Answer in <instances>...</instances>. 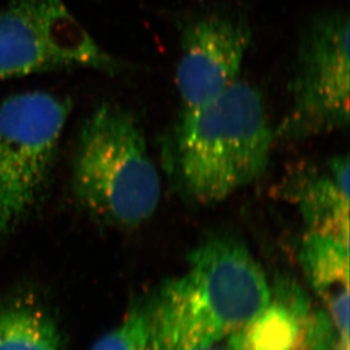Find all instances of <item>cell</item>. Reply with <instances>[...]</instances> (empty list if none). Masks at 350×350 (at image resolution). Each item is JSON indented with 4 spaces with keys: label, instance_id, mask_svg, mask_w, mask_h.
I'll use <instances>...</instances> for the list:
<instances>
[{
    "label": "cell",
    "instance_id": "1",
    "mask_svg": "<svg viewBox=\"0 0 350 350\" xmlns=\"http://www.w3.org/2000/svg\"><path fill=\"white\" fill-rule=\"evenodd\" d=\"M274 139L261 92L236 81L208 103L183 109L163 151L183 194L208 206L265 174Z\"/></svg>",
    "mask_w": 350,
    "mask_h": 350
},
{
    "label": "cell",
    "instance_id": "3",
    "mask_svg": "<svg viewBox=\"0 0 350 350\" xmlns=\"http://www.w3.org/2000/svg\"><path fill=\"white\" fill-rule=\"evenodd\" d=\"M73 189L90 215L117 228H135L154 215L161 179L142 127L129 110L105 103L84 122L74 156Z\"/></svg>",
    "mask_w": 350,
    "mask_h": 350
},
{
    "label": "cell",
    "instance_id": "12",
    "mask_svg": "<svg viewBox=\"0 0 350 350\" xmlns=\"http://www.w3.org/2000/svg\"><path fill=\"white\" fill-rule=\"evenodd\" d=\"M287 350H347L341 346L337 332L325 312L312 313L301 339Z\"/></svg>",
    "mask_w": 350,
    "mask_h": 350
},
{
    "label": "cell",
    "instance_id": "11",
    "mask_svg": "<svg viewBox=\"0 0 350 350\" xmlns=\"http://www.w3.org/2000/svg\"><path fill=\"white\" fill-rule=\"evenodd\" d=\"M152 301L131 308L90 350H151Z\"/></svg>",
    "mask_w": 350,
    "mask_h": 350
},
{
    "label": "cell",
    "instance_id": "2",
    "mask_svg": "<svg viewBox=\"0 0 350 350\" xmlns=\"http://www.w3.org/2000/svg\"><path fill=\"white\" fill-rule=\"evenodd\" d=\"M270 298L267 275L247 247L228 238L212 239L153 298L151 350H192L226 340Z\"/></svg>",
    "mask_w": 350,
    "mask_h": 350
},
{
    "label": "cell",
    "instance_id": "4",
    "mask_svg": "<svg viewBox=\"0 0 350 350\" xmlns=\"http://www.w3.org/2000/svg\"><path fill=\"white\" fill-rule=\"evenodd\" d=\"M70 110V100L43 91L0 103V241L42 192Z\"/></svg>",
    "mask_w": 350,
    "mask_h": 350
},
{
    "label": "cell",
    "instance_id": "13",
    "mask_svg": "<svg viewBox=\"0 0 350 350\" xmlns=\"http://www.w3.org/2000/svg\"><path fill=\"white\" fill-rule=\"evenodd\" d=\"M192 350H234L232 349V345L229 342L228 339L226 340L218 341V342H213V344L203 345V346H198Z\"/></svg>",
    "mask_w": 350,
    "mask_h": 350
},
{
    "label": "cell",
    "instance_id": "10",
    "mask_svg": "<svg viewBox=\"0 0 350 350\" xmlns=\"http://www.w3.org/2000/svg\"><path fill=\"white\" fill-rule=\"evenodd\" d=\"M0 350H63L60 332L44 308L27 301L0 306Z\"/></svg>",
    "mask_w": 350,
    "mask_h": 350
},
{
    "label": "cell",
    "instance_id": "5",
    "mask_svg": "<svg viewBox=\"0 0 350 350\" xmlns=\"http://www.w3.org/2000/svg\"><path fill=\"white\" fill-rule=\"evenodd\" d=\"M350 23L337 10L317 16L298 44L291 105L275 139L297 141L349 126Z\"/></svg>",
    "mask_w": 350,
    "mask_h": 350
},
{
    "label": "cell",
    "instance_id": "9",
    "mask_svg": "<svg viewBox=\"0 0 350 350\" xmlns=\"http://www.w3.org/2000/svg\"><path fill=\"white\" fill-rule=\"evenodd\" d=\"M349 172L347 154L338 156L322 174L311 172L298 180L294 196L308 232L349 244Z\"/></svg>",
    "mask_w": 350,
    "mask_h": 350
},
{
    "label": "cell",
    "instance_id": "6",
    "mask_svg": "<svg viewBox=\"0 0 350 350\" xmlns=\"http://www.w3.org/2000/svg\"><path fill=\"white\" fill-rule=\"evenodd\" d=\"M73 67L120 68L64 0H10L0 10V79Z\"/></svg>",
    "mask_w": 350,
    "mask_h": 350
},
{
    "label": "cell",
    "instance_id": "7",
    "mask_svg": "<svg viewBox=\"0 0 350 350\" xmlns=\"http://www.w3.org/2000/svg\"><path fill=\"white\" fill-rule=\"evenodd\" d=\"M251 42V27L241 15L210 13L189 22L176 68L183 109L208 103L238 81Z\"/></svg>",
    "mask_w": 350,
    "mask_h": 350
},
{
    "label": "cell",
    "instance_id": "8",
    "mask_svg": "<svg viewBox=\"0 0 350 350\" xmlns=\"http://www.w3.org/2000/svg\"><path fill=\"white\" fill-rule=\"evenodd\" d=\"M299 261L308 282L323 301L341 346L349 350V244L308 232Z\"/></svg>",
    "mask_w": 350,
    "mask_h": 350
}]
</instances>
